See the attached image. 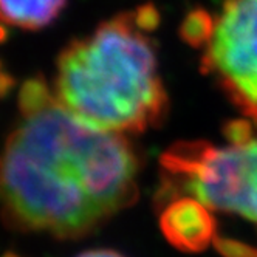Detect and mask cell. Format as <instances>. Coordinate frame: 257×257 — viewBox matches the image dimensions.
Here are the masks:
<instances>
[{"instance_id": "5b68a950", "label": "cell", "mask_w": 257, "mask_h": 257, "mask_svg": "<svg viewBox=\"0 0 257 257\" xmlns=\"http://www.w3.org/2000/svg\"><path fill=\"white\" fill-rule=\"evenodd\" d=\"M161 226L175 246L185 249L206 246L214 234L211 209L186 195L172 201L171 206L163 212Z\"/></svg>"}, {"instance_id": "3957f363", "label": "cell", "mask_w": 257, "mask_h": 257, "mask_svg": "<svg viewBox=\"0 0 257 257\" xmlns=\"http://www.w3.org/2000/svg\"><path fill=\"white\" fill-rule=\"evenodd\" d=\"M172 183L211 211L257 223V137L235 125L226 144L188 143L163 158Z\"/></svg>"}, {"instance_id": "7a4b0ae2", "label": "cell", "mask_w": 257, "mask_h": 257, "mask_svg": "<svg viewBox=\"0 0 257 257\" xmlns=\"http://www.w3.org/2000/svg\"><path fill=\"white\" fill-rule=\"evenodd\" d=\"M53 93L85 124L119 135L148 131L168 108L155 45L128 11L61 51Z\"/></svg>"}, {"instance_id": "6da1fadb", "label": "cell", "mask_w": 257, "mask_h": 257, "mask_svg": "<svg viewBox=\"0 0 257 257\" xmlns=\"http://www.w3.org/2000/svg\"><path fill=\"white\" fill-rule=\"evenodd\" d=\"M21 121L2 160V200L28 231L79 237L138 195V158L124 135L95 128L34 78L21 90Z\"/></svg>"}, {"instance_id": "9c48e42d", "label": "cell", "mask_w": 257, "mask_h": 257, "mask_svg": "<svg viewBox=\"0 0 257 257\" xmlns=\"http://www.w3.org/2000/svg\"><path fill=\"white\" fill-rule=\"evenodd\" d=\"M76 257H124L122 254L116 252V251H112V249H88V251H84L81 252L79 255Z\"/></svg>"}, {"instance_id": "8992f818", "label": "cell", "mask_w": 257, "mask_h": 257, "mask_svg": "<svg viewBox=\"0 0 257 257\" xmlns=\"http://www.w3.org/2000/svg\"><path fill=\"white\" fill-rule=\"evenodd\" d=\"M65 5L67 0H0V14L5 25L34 31L50 25Z\"/></svg>"}, {"instance_id": "52a82bcc", "label": "cell", "mask_w": 257, "mask_h": 257, "mask_svg": "<svg viewBox=\"0 0 257 257\" xmlns=\"http://www.w3.org/2000/svg\"><path fill=\"white\" fill-rule=\"evenodd\" d=\"M214 28V17L205 8H195L181 22L180 38L194 48H205L212 38Z\"/></svg>"}, {"instance_id": "277c9868", "label": "cell", "mask_w": 257, "mask_h": 257, "mask_svg": "<svg viewBox=\"0 0 257 257\" xmlns=\"http://www.w3.org/2000/svg\"><path fill=\"white\" fill-rule=\"evenodd\" d=\"M201 71L257 124V0H225L205 47Z\"/></svg>"}, {"instance_id": "ba28073f", "label": "cell", "mask_w": 257, "mask_h": 257, "mask_svg": "<svg viewBox=\"0 0 257 257\" xmlns=\"http://www.w3.org/2000/svg\"><path fill=\"white\" fill-rule=\"evenodd\" d=\"M134 21L137 24V27L144 31V33H152L160 27L161 17H160V11L158 8L152 4V2H146L143 5H140L135 13H134Z\"/></svg>"}]
</instances>
